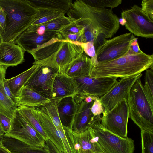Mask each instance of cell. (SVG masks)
Wrapping results in <instances>:
<instances>
[{
    "label": "cell",
    "mask_w": 153,
    "mask_h": 153,
    "mask_svg": "<svg viewBox=\"0 0 153 153\" xmlns=\"http://www.w3.org/2000/svg\"><path fill=\"white\" fill-rule=\"evenodd\" d=\"M153 55L143 52L131 54L93 66L89 77H115L121 78L141 73L153 66Z\"/></svg>",
    "instance_id": "obj_1"
},
{
    "label": "cell",
    "mask_w": 153,
    "mask_h": 153,
    "mask_svg": "<svg viewBox=\"0 0 153 153\" xmlns=\"http://www.w3.org/2000/svg\"><path fill=\"white\" fill-rule=\"evenodd\" d=\"M6 14V27L0 34L3 42L14 43L29 27L39 13L27 0H0Z\"/></svg>",
    "instance_id": "obj_2"
},
{
    "label": "cell",
    "mask_w": 153,
    "mask_h": 153,
    "mask_svg": "<svg viewBox=\"0 0 153 153\" xmlns=\"http://www.w3.org/2000/svg\"><path fill=\"white\" fill-rule=\"evenodd\" d=\"M73 21L79 18L88 19L93 29L110 38L116 34L120 27L119 18L112 9L91 6L83 0H76L66 13Z\"/></svg>",
    "instance_id": "obj_3"
},
{
    "label": "cell",
    "mask_w": 153,
    "mask_h": 153,
    "mask_svg": "<svg viewBox=\"0 0 153 153\" xmlns=\"http://www.w3.org/2000/svg\"><path fill=\"white\" fill-rule=\"evenodd\" d=\"M127 102L129 118L141 130L153 133V108L148 101L141 77L131 87Z\"/></svg>",
    "instance_id": "obj_4"
},
{
    "label": "cell",
    "mask_w": 153,
    "mask_h": 153,
    "mask_svg": "<svg viewBox=\"0 0 153 153\" xmlns=\"http://www.w3.org/2000/svg\"><path fill=\"white\" fill-rule=\"evenodd\" d=\"M102 117L94 116L89 127L93 140L103 153H133L134 140L128 137L118 136L104 128Z\"/></svg>",
    "instance_id": "obj_5"
},
{
    "label": "cell",
    "mask_w": 153,
    "mask_h": 153,
    "mask_svg": "<svg viewBox=\"0 0 153 153\" xmlns=\"http://www.w3.org/2000/svg\"><path fill=\"white\" fill-rule=\"evenodd\" d=\"M34 64H38V67L24 86L51 99L53 82L59 72V68L53 62L48 60Z\"/></svg>",
    "instance_id": "obj_6"
},
{
    "label": "cell",
    "mask_w": 153,
    "mask_h": 153,
    "mask_svg": "<svg viewBox=\"0 0 153 153\" xmlns=\"http://www.w3.org/2000/svg\"><path fill=\"white\" fill-rule=\"evenodd\" d=\"M137 38L129 33L106 39L95 50L97 63L113 60L126 55L132 43Z\"/></svg>",
    "instance_id": "obj_7"
},
{
    "label": "cell",
    "mask_w": 153,
    "mask_h": 153,
    "mask_svg": "<svg viewBox=\"0 0 153 153\" xmlns=\"http://www.w3.org/2000/svg\"><path fill=\"white\" fill-rule=\"evenodd\" d=\"M122 18L124 25L130 33L146 38H153V20L135 4L131 8L123 10Z\"/></svg>",
    "instance_id": "obj_8"
},
{
    "label": "cell",
    "mask_w": 153,
    "mask_h": 153,
    "mask_svg": "<svg viewBox=\"0 0 153 153\" xmlns=\"http://www.w3.org/2000/svg\"><path fill=\"white\" fill-rule=\"evenodd\" d=\"M54 39H63L57 32L46 30L44 24L30 26L22 33L14 43L29 53Z\"/></svg>",
    "instance_id": "obj_9"
},
{
    "label": "cell",
    "mask_w": 153,
    "mask_h": 153,
    "mask_svg": "<svg viewBox=\"0 0 153 153\" xmlns=\"http://www.w3.org/2000/svg\"><path fill=\"white\" fill-rule=\"evenodd\" d=\"M129 108L127 101L123 99L111 110L103 113L101 125L108 131L123 138L127 137Z\"/></svg>",
    "instance_id": "obj_10"
},
{
    "label": "cell",
    "mask_w": 153,
    "mask_h": 153,
    "mask_svg": "<svg viewBox=\"0 0 153 153\" xmlns=\"http://www.w3.org/2000/svg\"><path fill=\"white\" fill-rule=\"evenodd\" d=\"M4 136L15 138L33 146L44 147L45 144L43 137L17 109L12 119L11 129Z\"/></svg>",
    "instance_id": "obj_11"
},
{
    "label": "cell",
    "mask_w": 153,
    "mask_h": 153,
    "mask_svg": "<svg viewBox=\"0 0 153 153\" xmlns=\"http://www.w3.org/2000/svg\"><path fill=\"white\" fill-rule=\"evenodd\" d=\"M117 78L115 77L91 78L86 76L72 78L76 88L74 97L90 96L100 98L117 82Z\"/></svg>",
    "instance_id": "obj_12"
},
{
    "label": "cell",
    "mask_w": 153,
    "mask_h": 153,
    "mask_svg": "<svg viewBox=\"0 0 153 153\" xmlns=\"http://www.w3.org/2000/svg\"><path fill=\"white\" fill-rule=\"evenodd\" d=\"M142 75L141 73L121 78L107 93L100 98L104 108V113L110 111L123 100L127 101L131 87Z\"/></svg>",
    "instance_id": "obj_13"
},
{
    "label": "cell",
    "mask_w": 153,
    "mask_h": 153,
    "mask_svg": "<svg viewBox=\"0 0 153 153\" xmlns=\"http://www.w3.org/2000/svg\"><path fill=\"white\" fill-rule=\"evenodd\" d=\"M84 52L82 43L63 40L56 52L45 60L53 62L59 67V72H61L67 65Z\"/></svg>",
    "instance_id": "obj_14"
},
{
    "label": "cell",
    "mask_w": 153,
    "mask_h": 153,
    "mask_svg": "<svg viewBox=\"0 0 153 153\" xmlns=\"http://www.w3.org/2000/svg\"><path fill=\"white\" fill-rule=\"evenodd\" d=\"M63 127L74 153H103L93 140L89 129L77 133Z\"/></svg>",
    "instance_id": "obj_15"
},
{
    "label": "cell",
    "mask_w": 153,
    "mask_h": 153,
    "mask_svg": "<svg viewBox=\"0 0 153 153\" xmlns=\"http://www.w3.org/2000/svg\"><path fill=\"white\" fill-rule=\"evenodd\" d=\"M75 102L78 104L77 110L73 121L68 128L73 132L80 133L88 129L94 116L91 110L94 101L87 103L83 99Z\"/></svg>",
    "instance_id": "obj_16"
},
{
    "label": "cell",
    "mask_w": 153,
    "mask_h": 153,
    "mask_svg": "<svg viewBox=\"0 0 153 153\" xmlns=\"http://www.w3.org/2000/svg\"><path fill=\"white\" fill-rule=\"evenodd\" d=\"M25 52L16 44L2 42L0 44V63L8 67L22 64L25 61Z\"/></svg>",
    "instance_id": "obj_17"
},
{
    "label": "cell",
    "mask_w": 153,
    "mask_h": 153,
    "mask_svg": "<svg viewBox=\"0 0 153 153\" xmlns=\"http://www.w3.org/2000/svg\"><path fill=\"white\" fill-rule=\"evenodd\" d=\"M76 94V88L72 78L59 72L54 79L51 99L58 101L63 98L73 96Z\"/></svg>",
    "instance_id": "obj_18"
},
{
    "label": "cell",
    "mask_w": 153,
    "mask_h": 153,
    "mask_svg": "<svg viewBox=\"0 0 153 153\" xmlns=\"http://www.w3.org/2000/svg\"><path fill=\"white\" fill-rule=\"evenodd\" d=\"M35 108L39 121L48 139L62 153H64L65 149L60 135L51 118L42 108Z\"/></svg>",
    "instance_id": "obj_19"
},
{
    "label": "cell",
    "mask_w": 153,
    "mask_h": 153,
    "mask_svg": "<svg viewBox=\"0 0 153 153\" xmlns=\"http://www.w3.org/2000/svg\"><path fill=\"white\" fill-rule=\"evenodd\" d=\"M93 67L91 58L84 52L67 65L60 73L72 78L89 76Z\"/></svg>",
    "instance_id": "obj_20"
},
{
    "label": "cell",
    "mask_w": 153,
    "mask_h": 153,
    "mask_svg": "<svg viewBox=\"0 0 153 153\" xmlns=\"http://www.w3.org/2000/svg\"><path fill=\"white\" fill-rule=\"evenodd\" d=\"M56 102L58 114L62 125L69 128L77 112L78 104L73 96L63 98L57 101Z\"/></svg>",
    "instance_id": "obj_21"
},
{
    "label": "cell",
    "mask_w": 153,
    "mask_h": 153,
    "mask_svg": "<svg viewBox=\"0 0 153 153\" xmlns=\"http://www.w3.org/2000/svg\"><path fill=\"white\" fill-rule=\"evenodd\" d=\"M16 99L17 107L27 106L39 108L44 106L50 100L25 86L21 88Z\"/></svg>",
    "instance_id": "obj_22"
},
{
    "label": "cell",
    "mask_w": 153,
    "mask_h": 153,
    "mask_svg": "<svg viewBox=\"0 0 153 153\" xmlns=\"http://www.w3.org/2000/svg\"><path fill=\"white\" fill-rule=\"evenodd\" d=\"M1 142L11 153H49L44 146L30 145L10 137L4 136Z\"/></svg>",
    "instance_id": "obj_23"
},
{
    "label": "cell",
    "mask_w": 153,
    "mask_h": 153,
    "mask_svg": "<svg viewBox=\"0 0 153 153\" xmlns=\"http://www.w3.org/2000/svg\"><path fill=\"white\" fill-rule=\"evenodd\" d=\"M33 7L38 10H62L66 13L71 7V0H27Z\"/></svg>",
    "instance_id": "obj_24"
},
{
    "label": "cell",
    "mask_w": 153,
    "mask_h": 153,
    "mask_svg": "<svg viewBox=\"0 0 153 153\" xmlns=\"http://www.w3.org/2000/svg\"><path fill=\"white\" fill-rule=\"evenodd\" d=\"M63 39H53L29 53L37 62L44 60L53 56L57 50Z\"/></svg>",
    "instance_id": "obj_25"
},
{
    "label": "cell",
    "mask_w": 153,
    "mask_h": 153,
    "mask_svg": "<svg viewBox=\"0 0 153 153\" xmlns=\"http://www.w3.org/2000/svg\"><path fill=\"white\" fill-rule=\"evenodd\" d=\"M33 64L31 67L20 74L11 78L5 79L11 93L15 97L38 67V64Z\"/></svg>",
    "instance_id": "obj_26"
},
{
    "label": "cell",
    "mask_w": 153,
    "mask_h": 153,
    "mask_svg": "<svg viewBox=\"0 0 153 153\" xmlns=\"http://www.w3.org/2000/svg\"><path fill=\"white\" fill-rule=\"evenodd\" d=\"M17 109L16 103L7 95L2 82L0 84V114L12 119Z\"/></svg>",
    "instance_id": "obj_27"
},
{
    "label": "cell",
    "mask_w": 153,
    "mask_h": 153,
    "mask_svg": "<svg viewBox=\"0 0 153 153\" xmlns=\"http://www.w3.org/2000/svg\"><path fill=\"white\" fill-rule=\"evenodd\" d=\"M17 109L45 140L48 138L39 121L35 108L21 106L18 107Z\"/></svg>",
    "instance_id": "obj_28"
},
{
    "label": "cell",
    "mask_w": 153,
    "mask_h": 153,
    "mask_svg": "<svg viewBox=\"0 0 153 153\" xmlns=\"http://www.w3.org/2000/svg\"><path fill=\"white\" fill-rule=\"evenodd\" d=\"M66 13L63 11L52 10H39V13L30 26L45 23L58 17L65 16Z\"/></svg>",
    "instance_id": "obj_29"
},
{
    "label": "cell",
    "mask_w": 153,
    "mask_h": 153,
    "mask_svg": "<svg viewBox=\"0 0 153 153\" xmlns=\"http://www.w3.org/2000/svg\"><path fill=\"white\" fill-rule=\"evenodd\" d=\"M72 22L68 17L63 16L54 19L44 24L47 30L59 32Z\"/></svg>",
    "instance_id": "obj_30"
},
{
    "label": "cell",
    "mask_w": 153,
    "mask_h": 153,
    "mask_svg": "<svg viewBox=\"0 0 153 153\" xmlns=\"http://www.w3.org/2000/svg\"><path fill=\"white\" fill-rule=\"evenodd\" d=\"M144 89L149 104L153 108V66L146 70Z\"/></svg>",
    "instance_id": "obj_31"
},
{
    "label": "cell",
    "mask_w": 153,
    "mask_h": 153,
    "mask_svg": "<svg viewBox=\"0 0 153 153\" xmlns=\"http://www.w3.org/2000/svg\"><path fill=\"white\" fill-rule=\"evenodd\" d=\"M41 107L46 112L56 127L62 125L58 114L56 101L50 99Z\"/></svg>",
    "instance_id": "obj_32"
},
{
    "label": "cell",
    "mask_w": 153,
    "mask_h": 153,
    "mask_svg": "<svg viewBox=\"0 0 153 153\" xmlns=\"http://www.w3.org/2000/svg\"><path fill=\"white\" fill-rule=\"evenodd\" d=\"M87 4L98 8H109L113 9L122 3L121 0H83Z\"/></svg>",
    "instance_id": "obj_33"
},
{
    "label": "cell",
    "mask_w": 153,
    "mask_h": 153,
    "mask_svg": "<svg viewBox=\"0 0 153 153\" xmlns=\"http://www.w3.org/2000/svg\"><path fill=\"white\" fill-rule=\"evenodd\" d=\"M142 153H153V133L141 130Z\"/></svg>",
    "instance_id": "obj_34"
},
{
    "label": "cell",
    "mask_w": 153,
    "mask_h": 153,
    "mask_svg": "<svg viewBox=\"0 0 153 153\" xmlns=\"http://www.w3.org/2000/svg\"><path fill=\"white\" fill-rule=\"evenodd\" d=\"M56 127L63 145L65 150L64 153H74L63 126L62 125Z\"/></svg>",
    "instance_id": "obj_35"
},
{
    "label": "cell",
    "mask_w": 153,
    "mask_h": 153,
    "mask_svg": "<svg viewBox=\"0 0 153 153\" xmlns=\"http://www.w3.org/2000/svg\"><path fill=\"white\" fill-rule=\"evenodd\" d=\"M83 27L74 22L60 30L59 32L62 35H68L76 33L83 30Z\"/></svg>",
    "instance_id": "obj_36"
},
{
    "label": "cell",
    "mask_w": 153,
    "mask_h": 153,
    "mask_svg": "<svg viewBox=\"0 0 153 153\" xmlns=\"http://www.w3.org/2000/svg\"><path fill=\"white\" fill-rule=\"evenodd\" d=\"M93 103L91 108V111L94 116H100L104 112V108L100 100V97L93 96Z\"/></svg>",
    "instance_id": "obj_37"
},
{
    "label": "cell",
    "mask_w": 153,
    "mask_h": 153,
    "mask_svg": "<svg viewBox=\"0 0 153 153\" xmlns=\"http://www.w3.org/2000/svg\"><path fill=\"white\" fill-rule=\"evenodd\" d=\"M141 5L143 11L153 20V0H143Z\"/></svg>",
    "instance_id": "obj_38"
},
{
    "label": "cell",
    "mask_w": 153,
    "mask_h": 153,
    "mask_svg": "<svg viewBox=\"0 0 153 153\" xmlns=\"http://www.w3.org/2000/svg\"><path fill=\"white\" fill-rule=\"evenodd\" d=\"M84 30L76 33L68 35H62L63 40L74 42L83 43Z\"/></svg>",
    "instance_id": "obj_39"
},
{
    "label": "cell",
    "mask_w": 153,
    "mask_h": 153,
    "mask_svg": "<svg viewBox=\"0 0 153 153\" xmlns=\"http://www.w3.org/2000/svg\"><path fill=\"white\" fill-rule=\"evenodd\" d=\"M12 123V119L0 114V124L5 134L10 130Z\"/></svg>",
    "instance_id": "obj_40"
},
{
    "label": "cell",
    "mask_w": 153,
    "mask_h": 153,
    "mask_svg": "<svg viewBox=\"0 0 153 153\" xmlns=\"http://www.w3.org/2000/svg\"><path fill=\"white\" fill-rule=\"evenodd\" d=\"M84 53L86 55L89 56L91 58L93 57L95 55V51L93 42H88L82 43Z\"/></svg>",
    "instance_id": "obj_41"
},
{
    "label": "cell",
    "mask_w": 153,
    "mask_h": 153,
    "mask_svg": "<svg viewBox=\"0 0 153 153\" xmlns=\"http://www.w3.org/2000/svg\"><path fill=\"white\" fill-rule=\"evenodd\" d=\"M44 146L47 149L49 153H62L54 143L48 138L45 140Z\"/></svg>",
    "instance_id": "obj_42"
},
{
    "label": "cell",
    "mask_w": 153,
    "mask_h": 153,
    "mask_svg": "<svg viewBox=\"0 0 153 153\" xmlns=\"http://www.w3.org/2000/svg\"><path fill=\"white\" fill-rule=\"evenodd\" d=\"M6 14L0 5V34L3 32L6 27Z\"/></svg>",
    "instance_id": "obj_43"
},
{
    "label": "cell",
    "mask_w": 153,
    "mask_h": 153,
    "mask_svg": "<svg viewBox=\"0 0 153 153\" xmlns=\"http://www.w3.org/2000/svg\"><path fill=\"white\" fill-rule=\"evenodd\" d=\"M137 38L132 43L129 53L131 54H137L141 53L143 51L140 49L137 42Z\"/></svg>",
    "instance_id": "obj_44"
},
{
    "label": "cell",
    "mask_w": 153,
    "mask_h": 153,
    "mask_svg": "<svg viewBox=\"0 0 153 153\" xmlns=\"http://www.w3.org/2000/svg\"><path fill=\"white\" fill-rule=\"evenodd\" d=\"M5 79L4 81V85L6 92L8 96L15 103H16V99L15 97L12 94L5 80Z\"/></svg>",
    "instance_id": "obj_45"
},
{
    "label": "cell",
    "mask_w": 153,
    "mask_h": 153,
    "mask_svg": "<svg viewBox=\"0 0 153 153\" xmlns=\"http://www.w3.org/2000/svg\"><path fill=\"white\" fill-rule=\"evenodd\" d=\"M8 66L4 65H0V84L3 82L5 79V76Z\"/></svg>",
    "instance_id": "obj_46"
},
{
    "label": "cell",
    "mask_w": 153,
    "mask_h": 153,
    "mask_svg": "<svg viewBox=\"0 0 153 153\" xmlns=\"http://www.w3.org/2000/svg\"><path fill=\"white\" fill-rule=\"evenodd\" d=\"M0 153H11V152L5 147L0 141Z\"/></svg>",
    "instance_id": "obj_47"
},
{
    "label": "cell",
    "mask_w": 153,
    "mask_h": 153,
    "mask_svg": "<svg viewBox=\"0 0 153 153\" xmlns=\"http://www.w3.org/2000/svg\"><path fill=\"white\" fill-rule=\"evenodd\" d=\"M5 134L0 124V141L1 140Z\"/></svg>",
    "instance_id": "obj_48"
},
{
    "label": "cell",
    "mask_w": 153,
    "mask_h": 153,
    "mask_svg": "<svg viewBox=\"0 0 153 153\" xmlns=\"http://www.w3.org/2000/svg\"><path fill=\"white\" fill-rule=\"evenodd\" d=\"M3 42L2 38L0 35V44Z\"/></svg>",
    "instance_id": "obj_49"
},
{
    "label": "cell",
    "mask_w": 153,
    "mask_h": 153,
    "mask_svg": "<svg viewBox=\"0 0 153 153\" xmlns=\"http://www.w3.org/2000/svg\"><path fill=\"white\" fill-rule=\"evenodd\" d=\"M0 65H2L0 63Z\"/></svg>",
    "instance_id": "obj_50"
}]
</instances>
